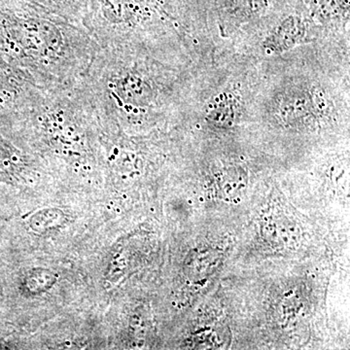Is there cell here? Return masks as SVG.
I'll return each instance as SVG.
<instances>
[{
	"label": "cell",
	"mask_w": 350,
	"mask_h": 350,
	"mask_svg": "<svg viewBox=\"0 0 350 350\" xmlns=\"http://www.w3.org/2000/svg\"><path fill=\"white\" fill-rule=\"evenodd\" d=\"M202 113L204 121L209 126L232 129L238 125L243 116V101L238 94L232 92H221L208 100Z\"/></svg>",
	"instance_id": "7"
},
{
	"label": "cell",
	"mask_w": 350,
	"mask_h": 350,
	"mask_svg": "<svg viewBox=\"0 0 350 350\" xmlns=\"http://www.w3.org/2000/svg\"><path fill=\"white\" fill-rule=\"evenodd\" d=\"M308 31V23L303 17L287 16L262 40V50L269 56H280L306 42Z\"/></svg>",
	"instance_id": "5"
},
{
	"label": "cell",
	"mask_w": 350,
	"mask_h": 350,
	"mask_svg": "<svg viewBox=\"0 0 350 350\" xmlns=\"http://www.w3.org/2000/svg\"><path fill=\"white\" fill-rule=\"evenodd\" d=\"M29 76L11 64L0 51V124H7L31 105L40 91Z\"/></svg>",
	"instance_id": "4"
},
{
	"label": "cell",
	"mask_w": 350,
	"mask_h": 350,
	"mask_svg": "<svg viewBox=\"0 0 350 350\" xmlns=\"http://www.w3.org/2000/svg\"><path fill=\"white\" fill-rule=\"evenodd\" d=\"M273 0H215L220 25L230 31L262 15Z\"/></svg>",
	"instance_id": "6"
},
{
	"label": "cell",
	"mask_w": 350,
	"mask_h": 350,
	"mask_svg": "<svg viewBox=\"0 0 350 350\" xmlns=\"http://www.w3.org/2000/svg\"><path fill=\"white\" fill-rule=\"evenodd\" d=\"M98 48L86 27L31 1L0 10V51L40 89L81 82Z\"/></svg>",
	"instance_id": "1"
},
{
	"label": "cell",
	"mask_w": 350,
	"mask_h": 350,
	"mask_svg": "<svg viewBox=\"0 0 350 350\" xmlns=\"http://www.w3.org/2000/svg\"><path fill=\"white\" fill-rule=\"evenodd\" d=\"M350 0H313L312 14L322 23L349 21Z\"/></svg>",
	"instance_id": "9"
},
{
	"label": "cell",
	"mask_w": 350,
	"mask_h": 350,
	"mask_svg": "<svg viewBox=\"0 0 350 350\" xmlns=\"http://www.w3.org/2000/svg\"><path fill=\"white\" fill-rule=\"evenodd\" d=\"M266 112L282 128L301 130L329 118L333 112V103L325 89L319 85L292 81L271 94Z\"/></svg>",
	"instance_id": "3"
},
{
	"label": "cell",
	"mask_w": 350,
	"mask_h": 350,
	"mask_svg": "<svg viewBox=\"0 0 350 350\" xmlns=\"http://www.w3.org/2000/svg\"><path fill=\"white\" fill-rule=\"evenodd\" d=\"M70 24L85 27L91 0H29Z\"/></svg>",
	"instance_id": "8"
},
{
	"label": "cell",
	"mask_w": 350,
	"mask_h": 350,
	"mask_svg": "<svg viewBox=\"0 0 350 350\" xmlns=\"http://www.w3.org/2000/svg\"><path fill=\"white\" fill-rule=\"evenodd\" d=\"M81 82L103 131L154 120L174 93L169 69L142 54L137 41L98 46Z\"/></svg>",
	"instance_id": "2"
}]
</instances>
